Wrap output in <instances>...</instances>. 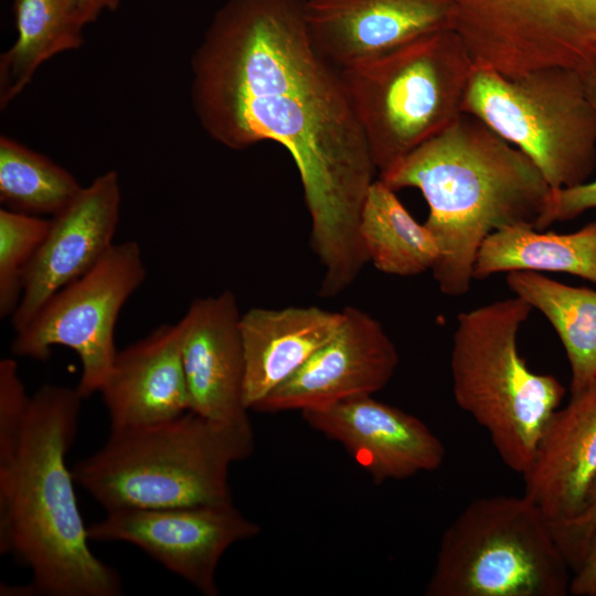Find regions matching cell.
Returning <instances> with one entry per match:
<instances>
[{
    "label": "cell",
    "mask_w": 596,
    "mask_h": 596,
    "mask_svg": "<svg viewBox=\"0 0 596 596\" xmlns=\"http://www.w3.org/2000/svg\"><path fill=\"white\" fill-rule=\"evenodd\" d=\"M191 70L193 109L213 140L233 150L272 140L292 157L320 294L348 289L369 263L359 223L376 169L340 71L311 41L306 0H227Z\"/></svg>",
    "instance_id": "6da1fadb"
},
{
    "label": "cell",
    "mask_w": 596,
    "mask_h": 596,
    "mask_svg": "<svg viewBox=\"0 0 596 596\" xmlns=\"http://www.w3.org/2000/svg\"><path fill=\"white\" fill-rule=\"evenodd\" d=\"M77 389L41 386L32 396L18 443L0 453V553L31 572L1 595L118 596L116 570L89 549L66 456L75 439Z\"/></svg>",
    "instance_id": "7a4b0ae2"
},
{
    "label": "cell",
    "mask_w": 596,
    "mask_h": 596,
    "mask_svg": "<svg viewBox=\"0 0 596 596\" xmlns=\"http://www.w3.org/2000/svg\"><path fill=\"white\" fill-rule=\"evenodd\" d=\"M379 179L423 194L439 246L432 273L454 297L470 289L486 238L520 224L536 228L552 190L528 156L465 113Z\"/></svg>",
    "instance_id": "3957f363"
},
{
    "label": "cell",
    "mask_w": 596,
    "mask_h": 596,
    "mask_svg": "<svg viewBox=\"0 0 596 596\" xmlns=\"http://www.w3.org/2000/svg\"><path fill=\"white\" fill-rule=\"evenodd\" d=\"M251 421L220 423L191 411L158 424L110 429L72 473L106 512L232 503L228 472L248 458Z\"/></svg>",
    "instance_id": "277c9868"
},
{
    "label": "cell",
    "mask_w": 596,
    "mask_h": 596,
    "mask_svg": "<svg viewBox=\"0 0 596 596\" xmlns=\"http://www.w3.org/2000/svg\"><path fill=\"white\" fill-rule=\"evenodd\" d=\"M533 308L523 298L498 300L457 316L450 371L458 407L485 428L502 462L522 475L566 390L533 372L518 333Z\"/></svg>",
    "instance_id": "5b68a950"
},
{
    "label": "cell",
    "mask_w": 596,
    "mask_h": 596,
    "mask_svg": "<svg viewBox=\"0 0 596 596\" xmlns=\"http://www.w3.org/2000/svg\"><path fill=\"white\" fill-rule=\"evenodd\" d=\"M473 71L454 30L340 71L379 175L464 114Z\"/></svg>",
    "instance_id": "8992f818"
},
{
    "label": "cell",
    "mask_w": 596,
    "mask_h": 596,
    "mask_svg": "<svg viewBox=\"0 0 596 596\" xmlns=\"http://www.w3.org/2000/svg\"><path fill=\"white\" fill-rule=\"evenodd\" d=\"M572 570L523 494L468 503L444 531L427 596H566Z\"/></svg>",
    "instance_id": "52a82bcc"
},
{
    "label": "cell",
    "mask_w": 596,
    "mask_h": 596,
    "mask_svg": "<svg viewBox=\"0 0 596 596\" xmlns=\"http://www.w3.org/2000/svg\"><path fill=\"white\" fill-rule=\"evenodd\" d=\"M588 78L561 67L518 76L475 68L462 113L528 156L551 189L578 185L596 167V105Z\"/></svg>",
    "instance_id": "ba28073f"
},
{
    "label": "cell",
    "mask_w": 596,
    "mask_h": 596,
    "mask_svg": "<svg viewBox=\"0 0 596 596\" xmlns=\"http://www.w3.org/2000/svg\"><path fill=\"white\" fill-rule=\"evenodd\" d=\"M475 68L561 67L596 75V0H449Z\"/></svg>",
    "instance_id": "9c48e42d"
},
{
    "label": "cell",
    "mask_w": 596,
    "mask_h": 596,
    "mask_svg": "<svg viewBox=\"0 0 596 596\" xmlns=\"http://www.w3.org/2000/svg\"><path fill=\"white\" fill-rule=\"evenodd\" d=\"M146 275L137 242L114 244L88 273L53 295L15 332L11 352L43 362L53 347H67L81 361L79 395L99 393L117 353L114 332L120 310Z\"/></svg>",
    "instance_id": "30bf717a"
},
{
    "label": "cell",
    "mask_w": 596,
    "mask_h": 596,
    "mask_svg": "<svg viewBox=\"0 0 596 596\" xmlns=\"http://www.w3.org/2000/svg\"><path fill=\"white\" fill-rule=\"evenodd\" d=\"M89 540L132 544L205 596H217L216 570L233 544L260 528L234 504L123 509L87 526Z\"/></svg>",
    "instance_id": "8fae6325"
},
{
    "label": "cell",
    "mask_w": 596,
    "mask_h": 596,
    "mask_svg": "<svg viewBox=\"0 0 596 596\" xmlns=\"http://www.w3.org/2000/svg\"><path fill=\"white\" fill-rule=\"evenodd\" d=\"M337 333L254 411L278 413L333 405L384 389L398 353L383 326L368 312L348 306Z\"/></svg>",
    "instance_id": "7c38bea8"
},
{
    "label": "cell",
    "mask_w": 596,
    "mask_h": 596,
    "mask_svg": "<svg viewBox=\"0 0 596 596\" xmlns=\"http://www.w3.org/2000/svg\"><path fill=\"white\" fill-rule=\"evenodd\" d=\"M120 203L119 178L110 170L95 178L67 207L52 216L49 232L25 273L22 297L11 317L15 332L53 295L88 273L111 248Z\"/></svg>",
    "instance_id": "4fadbf2b"
},
{
    "label": "cell",
    "mask_w": 596,
    "mask_h": 596,
    "mask_svg": "<svg viewBox=\"0 0 596 596\" xmlns=\"http://www.w3.org/2000/svg\"><path fill=\"white\" fill-rule=\"evenodd\" d=\"M306 20L315 47L339 71L455 30L449 0H306Z\"/></svg>",
    "instance_id": "5bb4252c"
},
{
    "label": "cell",
    "mask_w": 596,
    "mask_h": 596,
    "mask_svg": "<svg viewBox=\"0 0 596 596\" xmlns=\"http://www.w3.org/2000/svg\"><path fill=\"white\" fill-rule=\"evenodd\" d=\"M305 422L341 444L374 483L440 468L443 441L418 417L372 395L301 412Z\"/></svg>",
    "instance_id": "9a60e30c"
},
{
    "label": "cell",
    "mask_w": 596,
    "mask_h": 596,
    "mask_svg": "<svg viewBox=\"0 0 596 596\" xmlns=\"http://www.w3.org/2000/svg\"><path fill=\"white\" fill-rule=\"evenodd\" d=\"M235 295L195 298L179 321L190 411L220 423L249 421L245 361Z\"/></svg>",
    "instance_id": "2e32d148"
},
{
    "label": "cell",
    "mask_w": 596,
    "mask_h": 596,
    "mask_svg": "<svg viewBox=\"0 0 596 596\" xmlns=\"http://www.w3.org/2000/svg\"><path fill=\"white\" fill-rule=\"evenodd\" d=\"M522 477L552 531L581 512L596 478V381L552 414Z\"/></svg>",
    "instance_id": "e0dca14e"
},
{
    "label": "cell",
    "mask_w": 596,
    "mask_h": 596,
    "mask_svg": "<svg viewBox=\"0 0 596 596\" xmlns=\"http://www.w3.org/2000/svg\"><path fill=\"white\" fill-rule=\"evenodd\" d=\"M99 393L110 429L158 424L189 412L179 322L161 324L117 351Z\"/></svg>",
    "instance_id": "ac0fdd59"
},
{
    "label": "cell",
    "mask_w": 596,
    "mask_h": 596,
    "mask_svg": "<svg viewBox=\"0 0 596 596\" xmlns=\"http://www.w3.org/2000/svg\"><path fill=\"white\" fill-rule=\"evenodd\" d=\"M343 312L317 306L255 307L240 321L244 351V403L254 409L292 376L340 329Z\"/></svg>",
    "instance_id": "d6986e66"
},
{
    "label": "cell",
    "mask_w": 596,
    "mask_h": 596,
    "mask_svg": "<svg viewBox=\"0 0 596 596\" xmlns=\"http://www.w3.org/2000/svg\"><path fill=\"white\" fill-rule=\"evenodd\" d=\"M513 270L563 273L596 285V220L565 234L520 224L489 235L473 266V279Z\"/></svg>",
    "instance_id": "ffe728a7"
},
{
    "label": "cell",
    "mask_w": 596,
    "mask_h": 596,
    "mask_svg": "<svg viewBox=\"0 0 596 596\" xmlns=\"http://www.w3.org/2000/svg\"><path fill=\"white\" fill-rule=\"evenodd\" d=\"M507 285L551 323L565 350L570 392L576 394L596 381V290L553 280L542 273H507Z\"/></svg>",
    "instance_id": "44dd1931"
},
{
    "label": "cell",
    "mask_w": 596,
    "mask_h": 596,
    "mask_svg": "<svg viewBox=\"0 0 596 596\" xmlns=\"http://www.w3.org/2000/svg\"><path fill=\"white\" fill-rule=\"evenodd\" d=\"M14 44L0 56V108L31 83L54 55L78 49L86 25L75 0H14Z\"/></svg>",
    "instance_id": "7402d4cb"
},
{
    "label": "cell",
    "mask_w": 596,
    "mask_h": 596,
    "mask_svg": "<svg viewBox=\"0 0 596 596\" xmlns=\"http://www.w3.org/2000/svg\"><path fill=\"white\" fill-rule=\"evenodd\" d=\"M375 180L363 204L359 233L369 263L382 273L415 276L432 270L439 246L432 231L418 223L396 196Z\"/></svg>",
    "instance_id": "603a6c76"
},
{
    "label": "cell",
    "mask_w": 596,
    "mask_h": 596,
    "mask_svg": "<svg viewBox=\"0 0 596 596\" xmlns=\"http://www.w3.org/2000/svg\"><path fill=\"white\" fill-rule=\"evenodd\" d=\"M83 187L67 170L7 136L0 137V202L28 215L54 216Z\"/></svg>",
    "instance_id": "cb8c5ba5"
},
{
    "label": "cell",
    "mask_w": 596,
    "mask_h": 596,
    "mask_svg": "<svg viewBox=\"0 0 596 596\" xmlns=\"http://www.w3.org/2000/svg\"><path fill=\"white\" fill-rule=\"evenodd\" d=\"M51 220L0 210V317H12L25 273L43 243Z\"/></svg>",
    "instance_id": "d4e9b609"
},
{
    "label": "cell",
    "mask_w": 596,
    "mask_h": 596,
    "mask_svg": "<svg viewBox=\"0 0 596 596\" xmlns=\"http://www.w3.org/2000/svg\"><path fill=\"white\" fill-rule=\"evenodd\" d=\"M588 85L592 100L596 105V75L588 78ZM592 209H596V180L570 188L552 189L536 230L544 231L553 223L573 220Z\"/></svg>",
    "instance_id": "484cf974"
},
{
    "label": "cell",
    "mask_w": 596,
    "mask_h": 596,
    "mask_svg": "<svg viewBox=\"0 0 596 596\" xmlns=\"http://www.w3.org/2000/svg\"><path fill=\"white\" fill-rule=\"evenodd\" d=\"M595 530L596 478L587 492L581 512L573 520L552 531L572 573L581 565L590 536Z\"/></svg>",
    "instance_id": "4316f807"
},
{
    "label": "cell",
    "mask_w": 596,
    "mask_h": 596,
    "mask_svg": "<svg viewBox=\"0 0 596 596\" xmlns=\"http://www.w3.org/2000/svg\"><path fill=\"white\" fill-rule=\"evenodd\" d=\"M570 594L596 596V530L590 536L581 565L572 573Z\"/></svg>",
    "instance_id": "83f0119b"
},
{
    "label": "cell",
    "mask_w": 596,
    "mask_h": 596,
    "mask_svg": "<svg viewBox=\"0 0 596 596\" xmlns=\"http://www.w3.org/2000/svg\"><path fill=\"white\" fill-rule=\"evenodd\" d=\"M75 2L85 24H87L96 21L103 11L116 10L120 0H75Z\"/></svg>",
    "instance_id": "f1b7e54d"
}]
</instances>
